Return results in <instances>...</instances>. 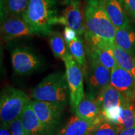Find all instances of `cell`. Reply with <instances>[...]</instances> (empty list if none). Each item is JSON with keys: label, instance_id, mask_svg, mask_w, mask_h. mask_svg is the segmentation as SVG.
Returning a JSON list of instances; mask_svg holds the SVG:
<instances>
[{"label": "cell", "instance_id": "cell-9", "mask_svg": "<svg viewBox=\"0 0 135 135\" xmlns=\"http://www.w3.org/2000/svg\"><path fill=\"white\" fill-rule=\"evenodd\" d=\"M130 101H135V78L130 73L116 65L111 71L110 83Z\"/></svg>", "mask_w": 135, "mask_h": 135}, {"label": "cell", "instance_id": "cell-6", "mask_svg": "<svg viewBox=\"0 0 135 135\" xmlns=\"http://www.w3.org/2000/svg\"><path fill=\"white\" fill-rule=\"evenodd\" d=\"M84 76L88 88L86 95L93 98L97 99L101 92L110 83L111 71L89 56L87 71Z\"/></svg>", "mask_w": 135, "mask_h": 135}, {"label": "cell", "instance_id": "cell-24", "mask_svg": "<svg viewBox=\"0 0 135 135\" xmlns=\"http://www.w3.org/2000/svg\"><path fill=\"white\" fill-rule=\"evenodd\" d=\"M120 131L117 124L104 121L94 128L90 135H118Z\"/></svg>", "mask_w": 135, "mask_h": 135}, {"label": "cell", "instance_id": "cell-23", "mask_svg": "<svg viewBox=\"0 0 135 135\" xmlns=\"http://www.w3.org/2000/svg\"><path fill=\"white\" fill-rule=\"evenodd\" d=\"M120 131L135 126V106L131 103L122 108L120 118L117 123Z\"/></svg>", "mask_w": 135, "mask_h": 135}, {"label": "cell", "instance_id": "cell-28", "mask_svg": "<svg viewBox=\"0 0 135 135\" xmlns=\"http://www.w3.org/2000/svg\"><path fill=\"white\" fill-rule=\"evenodd\" d=\"M77 35L76 33L73 30L71 29L68 26L65 27V31H64V38H65L66 43H68L75 39Z\"/></svg>", "mask_w": 135, "mask_h": 135}, {"label": "cell", "instance_id": "cell-19", "mask_svg": "<svg viewBox=\"0 0 135 135\" xmlns=\"http://www.w3.org/2000/svg\"><path fill=\"white\" fill-rule=\"evenodd\" d=\"M30 0H1V18L6 16L23 18Z\"/></svg>", "mask_w": 135, "mask_h": 135}, {"label": "cell", "instance_id": "cell-12", "mask_svg": "<svg viewBox=\"0 0 135 135\" xmlns=\"http://www.w3.org/2000/svg\"><path fill=\"white\" fill-rule=\"evenodd\" d=\"M75 114L84 120L100 124L105 121L97 99L85 94L75 110Z\"/></svg>", "mask_w": 135, "mask_h": 135}, {"label": "cell", "instance_id": "cell-3", "mask_svg": "<svg viewBox=\"0 0 135 135\" xmlns=\"http://www.w3.org/2000/svg\"><path fill=\"white\" fill-rule=\"evenodd\" d=\"M31 97L36 101L66 105L70 91L66 75L56 73L48 75L33 89Z\"/></svg>", "mask_w": 135, "mask_h": 135}, {"label": "cell", "instance_id": "cell-17", "mask_svg": "<svg viewBox=\"0 0 135 135\" xmlns=\"http://www.w3.org/2000/svg\"><path fill=\"white\" fill-rule=\"evenodd\" d=\"M115 45L131 55H135V25L128 24L121 29L117 30Z\"/></svg>", "mask_w": 135, "mask_h": 135}, {"label": "cell", "instance_id": "cell-21", "mask_svg": "<svg viewBox=\"0 0 135 135\" xmlns=\"http://www.w3.org/2000/svg\"><path fill=\"white\" fill-rule=\"evenodd\" d=\"M48 36L49 43L54 56L64 60L70 54L64 36L60 32L53 31Z\"/></svg>", "mask_w": 135, "mask_h": 135}, {"label": "cell", "instance_id": "cell-22", "mask_svg": "<svg viewBox=\"0 0 135 135\" xmlns=\"http://www.w3.org/2000/svg\"><path fill=\"white\" fill-rule=\"evenodd\" d=\"M114 58L119 66L132 75L135 78V58L114 44L112 46Z\"/></svg>", "mask_w": 135, "mask_h": 135}, {"label": "cell", "instance_id": "cell-13", "mask_svg": "<svg viewBox=\"0 0 135 135\" xmlns=\"http://www.w3.org/2000/svg\"><path fill=\"white\" fill-rule=\"evenodd\" d=\"M102 1L109 19L117 30L129 24V20L123 0H102Z\"/></svg>", "mask_w": 135, "mask_h": 135}, {"label": "cell", "instance_id": "cell-7", "mask_svg": "<svg viewBox=\"0 0 135 135\" xmlns=\"http://www.w3.org/2000/svg\"><path fill=\"white\" fill-rule=\"evenodd\" d=\"M66 66V77L70 91V105L75 112L77 106L84 98L83 73L80 66L70 54L63 60Z\"/></svg>", "mask_w": 135, "mask_h": 135}, {"label": "cell", "instance_id": "cell-29", "mask_svg": "<svg viewBox=\"0 0 135 135\" xmlns=\"http://www.w3.org/2000/svg\"><path fill=\"white\" fill-rule=\"evenodd\" d=\"M11 125L1 123V128H0V135H11L10 133Z\"/></svg>", "mask_w": 135, "mask_h": 135}, {"label": "cell", "instance_id": "cell-8", "mask_svg": "<svg viewBox=\"0 0 135 135\" xmlns=\"http://www.w3.org/2000/svg\"><path fill=\"white\" fill-rule=\"evenodd\" d=\"M11 58L13 70L20 75H29L41 66V61L38 57L28 49H15Z\"/></svg>", "mask_w": 135, "mask_h": 135}, {"label": "cell", "instance_id": "cell-30", "mask_svg": "<svg viewBox=\"0 0 135 135\" xmlns=\"http://www.w3.org/2000/svg\"><path fill=\"white\" fill-rule=\"evenodd\" d=\"M118 135H135V126L123 129L119 133Z\"/></svg>", "mask_w": 135, "mask_h": 135}, {"label": "cell", "instance_id": "cell-18", "mask_svg": "<svg viewBox=\"0 0 135 135\" xmlns=\"http://www.w3.org/2000/svg\"><path fill=\"white\" fill-rule=\"evenodd\" d=\"M84 47L88 56L98 61L101 65L104 66L110 71L117 65L112 48L109 49L101 48L88 44H86Z\"/></svg>", "mask_w": 135, "mask_h": 135}, {"label": "cell", "instance_id": "cell-1", "mask_svg": "<svg viewBox=\"0 0 135 135\" xmlns=\"http://www.w3.org/2000/svg\"><path fill=\"white\" fill-rule=\"evenodd\" d=\"M23 19L38 35H49L57 24L66 26L63 16L58 15L56 0H30Z\"/></svg>", "mask_w": 135, "mask_h": 135}, {"label": "cell", "instance_id": "cell-20", "mask_svg": "<svg viewBox=\"0 0 135 135\" xmlns=\"http://www.w3.org/2000/svg\"><path fill=\"white\" fill-rule=\"evenodd\" d=\"M68 48L74 59L80 66L84 75L86 73L88 63L86 58V50L81 36L77 35L76 38L66 43Z\"/></svg>", "mask_w": 135, "mask_h": 135}, {"label": "cell", "instance_id": "cell-15", "mask_svg": "<svg viewBox=\"0 0 135 135\" xmlns=\"http://www.w3.org/2000/svg\"><path fill=\"white\" fill-rule=\"evenodd\" d=\"M97 99L102 112L114 106H121L123 108L131 103H134L128 101L121 92L111 86L110 84L101 92Z\"/></svg>", "mask_w": 135, "mask_h": 135}, {"label": "cell", "instance_id": "cell-27", "mask_svg": "<svg viewBox=\"0 0 135 135\" xmlns=\"http://www.w3.org/2000/svg\"><path fill=\"white\" fill-rule=\"evenodd\" d=\"M123 1L127 13L135 19V0H123Z\"/></svg>", "mask_w": 135, "mask_h": 135}, {"label": "cell", "instance_id": "cell-5", "mask_svg": "<svg viewBox=\"0 0 135 135\" xmlns=\"http://www.w3.org/2000/svg\"><path fill=\"white\" fill-rule=\"evenodd\" d=\"M30 104L45 128L46 134H55L60 127L62 113L66 105L36 100H31Z\"/></svg>", "mask_w": 135, "mask_h": 135}, {"label": "cell", "instance_id": "cell-14", "mask_svg": "<svg viewBox=\"0 0 135 135\" xmlns=\"http://www.w3.org/2000/svg\"><path fill=\"white\" fill-rule=\"evenodd\" d=\"M25 135H47L43 126L37 117L30 103L25 106L20 116Z\"/></svg>", "mask_w": 135, "mask_h": 135}, {"label": "cell", "instance_id": "cell-4", "mask_svg": "<svg viewBox=\"0 0 135 135\" xmlns=\"http://www.w3.org/2000/svg\"><path fill=\"white\" fill-rule=\"evenodd\" d=\"M28 96L20 89L7 86L1 93L0 118L1 123L11 125V123L19 118L25 106L30 101Z\"/></svg>", "mask_w": 135, "mask_h": 135}, {"label": "cell", "instance_id": "cell-2", "mask_svg": "<svg viewBox=\"0 0 135 135\" xmlns=\"http://www.w3.org/2000/svg\"><path fill=\"white\" fill-rule=\"evenodd\" d=\"M84 17L86 32L115 43L117 28L109 19L102 0H87Z\"/></svg>", "mask_w": 135, "mask_h": 135}, {"label": "cell", "instance_id": "cell-10", "mask_svg": "<svg viewBox=\"0 0 135 135\" xmlns=\"http://www.w3.org/2000/svg\"><path fill=\"white\" fill-rule=\"evenodd\" d=\"M1 32L4 40L11 41L15 38L36 35L22 18L6 16L1 18Z\"/></svg>", "mask_w": 135, "mask_h": 135}, {"label": "cell", "instance_id": "cell-11", "mask_svg": "<svg viewBox=\"0 0 135 135\" xmlns=\"http://www.w3.org/2000/svg\"><path fill=\"white\" fill-rule=\"evenodd\" d=\"M63 14L66 26L81 36L85 32V23L80 0H64Z\"/></svg>", "mask_w": 135, "mask_h": 135}, {"label": "cell", "instance_id": "cell-16", "mask_svg": "<svg viewBox=\"0 0 135 135\" xmlns=\"http://www.w3.org/2000/svg\"><path fill=\"white\" fill-rule=\"evenodd\" d=\"M98 125L96 123L84 120L75 114L70 118L58 135H90Z\"/></svg>", "mask_w": 135, "mask_h": 135}, {"label": "cell", "instance_id": "cell-25", "mask_svg": "<svg viewBox=\"0 0 135 135\" xmlns=\"http://www.w3.org/2000/svg\"><path fill=\"white\" fill-rule=\"evenodd\" d=\"M122 107L121 106H114L108 108L102 112L105 121L117 124L120 118Z\"/></svg>", "mask_w": 135, "mask_h": 135}, {"label": "cell", "instance_id": "cell-26", "mask_svg": "<svg viewBox=\"0 0 135 135\" xmlns=\"http://www.w3.org/2000/svg\"><path fill=\"white\" fill-rule=\"evenodd\" d=\"M11 135H25V130L20 118H16L11 123Z\"/></svg>", "mask_w": 135, "mask_h": 135}]
</instances>
